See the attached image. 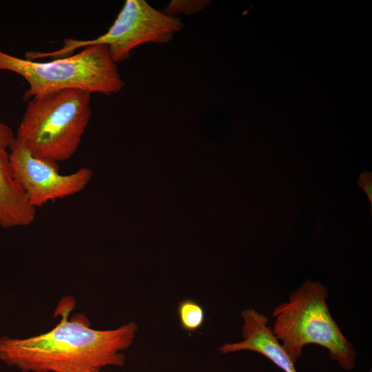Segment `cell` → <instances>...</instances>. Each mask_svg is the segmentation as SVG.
<instances>
[{"label":"cell","instance_id":"52a82bcc","mask_svg":"<svg viewBox=\"0 0 372 372\" xmlns=\"http://www.w3.org/2000/svg\"><path fill=\"white\" fill-rule=\"evenodd\" d=\"M14 138L11 127L0 118V227L3 229L30 225L37 214L13 174L10 149Z\"/></svg>","mask_w":372,"mask_h":372},{"label":"cell","instance_id":"6da1fadb","mask_svg":"<svg viewBox=\"0 0 372 372\" xmlns=\"http://www.w3.org/2000/svg\"><path fill=\"white\" fill-rule=\"evenodd\" d=\"M74 304L72 298H63L55 311L60 321L45 333L23 339L0 338V360L22 372H94L124 366L123 351L132 344L137 324L94 329L83 313L69 318Z\"/></svg>","mask_w":372,"mask_h":372},{"label":"cell","instance_id":"7a4b0ae2","mask_svg":"<svg viewBox=\"0 0 372 372\" xmlns=\"http://www.w3.org/2000/svg\"><path fill=\"white\" fill-rule=\"evenodd\" d=\"M91 93L66 89L33 96L15 138L35 157L59 163L76 152L92 116Z\"/></svg>","mask_w":372,"mask_h":372},{"label":"cell","instance_id":"8fae6325","mask_svg":"<svg viewBox=\"0 0 372 372\" xmlns=\"http://www.w3.org/2000/svg\"><path fill=\"white\" fill-rule=\"evenodd\" d=\"M358 183L363 189L371 203L372 202V181L371 175L369 173H364L360 176Z\"/></svg>","mask_w":372,"mask_h":372},{"label":"cell","instance_id":"7c38bea8","mask_svg":"<svg viewBox=\"0 0 372 372\" xmlns=\"http://www.w3.org/2000/svg\"><path fill=\"white\" fill-rule=\"evenodd\" d=\"M94 372H107V371H103L102 370H100V371H94Z\"/></svg>","mask_w":372,"mask_h":372},{"label":"cell","instance_id":"ba28073f","mask_svg":"<svg viewBox=\"0 0 372 372\" xmlns=\"http://www.w3.org/2000/svg\"><path fill=\"white\" fill-rule=\"evenodd\" d=\"M243 321L240 342L225 343L219 347L223 354L251 351L263 355L285 372H297L294 362L268 327L269 318L252 308L241 313Z\"/></svg>","mask_w":372,"mask_h":372},{"label":"cell","instance_id":"277c9868","mask_svg":"<svg viewBox=\"0 0 372 372\" xmlns=\"http://www.w3.org/2000/svg\"><path fill=\"white\" fill-rule=\"evenodd\" d=\"M0 71L14 72L28 84L25 99L66 89L111 95L125 83L108 48L94 45L68 56L46 62L19 58L0 50Z\"/></svg>","mask_w":372,"mask_h":372},{"label":"cell","instance_id":"5b68a950","mask_svg":"<svg viewBox=\"0 0 372 372\" xmlns=\"http://www.w3.org/2000/svg\"><path fill=\"white\" fill-rule=\"evenodd\" d=\"M183 28V23L178 17L154 8L145 0H126L105 34L90 40L66 39L63 46L57 50L33 52L31 56L34 60L59 59L72 55L80 48L105 45L108 48L112 60L117 64L128 59L131 51L139 45L170 42Z\"/></svg>","mask_w":372,"mask_h":372},{"label":"cell","instance_id":"30bf717a","mask_svg":"<svg viewBox=\"0 0 372 372\" xmlns=\"http://www.w3.org/2000/svg\"><path fill=\"white\" fill-rule=\"evenodd\" d=\"M208 5V1H172L163 11L168 15L194 14L202 11Z\"/></svg>","mask_w":372,"mask_h":372},{"label":"cell","instance_id":"3957f363","mask_svg":"<svg viewBox=\"0 0 372 372\" xmlns=\"http://www.w3.org/2000/svg\"><path fill=\"white\" fill-rule=\"evenodd\" d=\"M327 297L325 286L307 280L274 308L272 332L294 363L304 346L314 344L326 348L341 368L352 370L357 352L332 318Z\"/></svg>","mask_w":372,"mask_h":372},{"label":"cell","instance_id":"8992f818","mask_svg":"<svg viewBox=\"0 0 372 372\" xmlns=\"http://www.w3.org/2000/svg\"><path fill=\"white\" fill-rule=\"evenodd\" d=\"M10 159L15 180L35 209L81 192L93 176L87 167L61 174L58 163L34 156L16 138L10 149Z\"/></svg>","mask_w":372,"mask_h":372},{"label":"cell","instance_id":"9c48e42d","mask_svg":"<svg viewBox=\"0 0 372 372\" xmlns=\"http://www.w3.org/2000/svg\"><path fill=\"white\" fill-rule=\"evenodd\" d=\"M178 316L182 328L188 332L199 329L205 321L203 308L198 302L189 299L179 303Z\"/></svg>","mask_w":372,"mask_h":372}]
</instances>
